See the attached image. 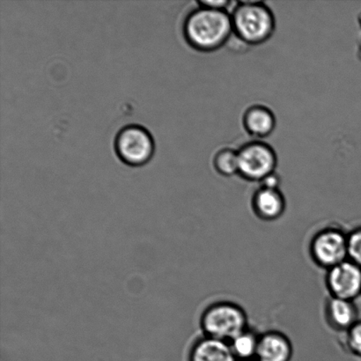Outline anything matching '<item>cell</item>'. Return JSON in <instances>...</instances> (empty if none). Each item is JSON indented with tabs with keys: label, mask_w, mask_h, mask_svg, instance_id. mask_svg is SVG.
I'll list each match as a JSON object with an SVG mask.
<instances>
[{
	"label": "cell",
	"mask_w": 361,
	"mask_h": 361,
	"mask_svg": "<svg viewBox=\"0 0 361 361\" xmlns=\"http://www.w3.org/2000/svg\"><path fill=\"white\" fill-rule=\"evenodd\" d=\"M182 30L190 47L201 52L218 51L233 35L231 13L198 6L187 13Z\"/></svg>",
	"instance_id": "1"
},
{
	"label": "cell",
	"mask_w": 361,
	"mask_h": 361,
	"mask_svg": "<svg viewBox=\"0 0 361 361\" xmlns=\"http://www.w3.org/2000/svg\"><path fill=\"white\" fill-rule=\"evenodd\" d=\"M231 19L233 35L247 45L263 44L274 34V12L263 1L245 0L235 2Z\"/></svg>",
	"instance_id": "2"
},
{
	"label": "cell",
	"mask_w": 361,
	"mask_h": 361,
	"mask_svg": "<svg viewBox=\"0 0 361 361\" xmlns=\"http://www.w3.org/2000/svg\"><path fill=\"white\" fill-rule=\"evenodd\" d=\"M202 335L230 342L250 327L246 310L231 300H218L209 304L200 317Z\"/></svg>",
	"instance_id": "3"
},
{
	"label": "cell",
	"mask_w": 361,
	"mask_h": 361,
	"mask_svg": "<svg viewBox=\"0 0 361 361\" xmlns=\"http://www.w3.org/2000/svg\"><path fill=\"white\" fill-rule=\"evenodd\" d=\"M114 150L123 164L133 168L142 167L154 157L155 141L146 127L129 123L116 133Z\"/></svg>",
	"instance_id": "4"
},
{
	"label": "cell",
	"mask_w": 361,
	"mask_h": 361,
	"mask_svg": "<svg viewBox=\"0 0 361 361\" xmlns=\"http://www.w3.org/2000/svg\"><path fill=\"white\" fill-rule=\"evenodd\" d=\"M348 231L341 226H324L310 240L311 261L317 267L326 271L348 260Z\"/></svg>",
	"instance_id": "5"
},
{
	"label": "cell",
	"mask_w": 361,
	"mask_h": 361,
	"mask_svg": "<svg viewBox=\"0 0 361 361\" xmlns=\"http://www.w3.org/2000/svg\"><path fill=\"white\" fill-rule=\"evenodd\" d=\"M240 178L250 182L260 183L276 171L277 154L274 147L261 140L244 144L238 150Z\"/></svg>",
	"instance_id": "6"
},
{
	"label": "cell",
	"mask_w": 361,
	"mask_h": 361,
	"mask_svg": "<svg viewBox=\"0 0 361 361\" xmlns=\"http://www.w3.org/2000/svg\"><path fill=\"white\" fill-rule=\"evenodd\" d=\"M324 285L329 296L355 302L361 297V268L345 260L326 271Z\"/></svg>",
	"instance_id": "7"
},
{
	"label": "cell",
	"mask_w": 361,
	"mask_h": 361,
	"mask_svg": "<svg viewBox=\"0 0 361 361\" xmlns=\"http://www.w3.org/2000/svg\"><path fill=\"white\" fill-rule=\"evenodd\" d=\"M250 207L258 219L264 222L279 221L285 214L286 200L281 189L259 186L254 191Z\"/></svg>",
	"instance_id": "8"
},
{
	"label": "cell",
	"mask_w": 361,
	"mask_h": 361,
	"mask_svg": "<svg viewBox=\"0 0 361 361\" xmlns=\"http://www.w3.org/2000/svg\"><path fill=\"white\" fill-rule=\"evenodd\" d=\"M325 323L331 331L344 334L360 318L358 307L353 300L328 296L324 307Z\"/></svg>",
	"instance_id": "9"
},
{
	"label": "cell",
	"mask_w": 361,
	"mask_h": 361,
	"mask_svg": "<svg viewBox=\"0 0 361 361\" xmlns=\"http://www.w3.org/2000/svg\"><path fill=\"white\" fill-rule=\"evenodd\" d=\"M293 352V345L288 335L279 331H267L260 335L256 360L292 361Z\"/></svg>",
	"instance_id": "10"
},
{
	"label": "cell",
	"mask_w": 361,
	"mask_h": 361,
	"mask_svg": "<svg viewBox=\"0 0 361 361\" xmlns=\"http://www.w3.org/2000/svg\"><path fill=\"white\" fill-rule=\"evenodd\" d=\"M188 361H238L229 343L201 335L191 344Z\"/></svg>",
	"instance_id": "11"
},
{
	"label": "cell",
	"mask_w": 361,
	"mask_h": 361,
	"mask_svg": "<svg viewBox=\"0 0 361 361\" xmlns=\"http://www.w3.org/2000/svg\"><path fill=\"white\" fill-rule=\"evenodd\" d=\"M243 126L250 136L263 140L274 132L277 120L274 112L267 106L253 104L244 111Z\"/></svg>",
	"instance_id": "12"
},
{
	"label": "cell",
	"mask_w": 361,
	"mask_h": 361,
	"mask_svg": "<svg viewBox=\"0 0 361 361\" xmlns=\"http://www.w3.org/2000/svg\"><path fill=\"white\" fill-rule=\"evenodd\" d=\"M260 335L259 332L250 326L228 342L237 360L250 361L257 359Z\"/></svg>",
	"instance_id": "13"
},
{
	"label": "cell",
	"mask_w": 361,
	"mask_h": 361,
	"mask_svg": "<svg viewBox=\"0 0 361 361\" xmlns=\"http://www.w3.org/2000/svg\"><path fill=\"white\" fill-rule=\"evenodd\" d=\"M212 166L218 174L225 178L238 175V151L231 147L221 148L216 152L212 158Z\"/></svg>",
	"instance_id": "14"
},
{
	"label": "cell",
	"mask_w": 361,
	"mask_h": 361,
	"mask_svg": "<svg viewBox=\"0 0 361 361\" xmlns=\"http://www.w3.org/2000/svg\"><path fill=\"white\" fill-rule=\"evenodd\" d=\"M342 345L345 353L361 359V319L343 334Z\"/></svg>",
	"instance_id": "15"
},
{
	"label": "cell",
	"mask_w": 361,
	"mask_h": 361,
	"mask_svg": "<svg viewBox=\"0 0 361 361\" xmlns=\"http://www.w3.org/2000/svg\"><path fill=\"white\" fill-rule=\"evenodd\" d=\"M348 259L361 268V225L348 231Z\"/></svg>",
	"instance_id": "16"
},
{
	"label": "cell",
	"mask_w": 361,
	"mask_h": 361,
	"mask_svg": "<svg viewBox=\"0 0 361 361\" xmlns=\"http://www.w3.org/2000/svg\"><path fill=\"white\" fill-rule=\"evenodd\" d=\"M197 5L214 10L228 11L233 2L229 0H200Z\"/></svg>",
	"instance_id": "17"
},
{
	"label": "cell",
	"mask_w": 361,
	"mask_h": 361,
	"mask_svg": "<svg viewBox=\"0 0 361 361\" xmlns=\"http://www.w3.org/2000/svg\"><path fill=\"white\" fill-rule=\"evenodd\" d=\"M281 178L277 172L271 173L259 183V186L269 189H281Z\"/></svg>",
	"instance_id": "18"
},
{
	"label": "cell",
	"mask_w": 361,
	"mask_h": 361,
	"mask_svg": "<svg viewBox=\"0 0 361 361\" xmlns=\"http://www.w3.org/2000/svg\"><path fill=\"white\" fill-rule=\"evenodd\" d=\"M250 361H258V360H250Z\"/></svg>",
	"instance_id": "19"
}]
</instances>
